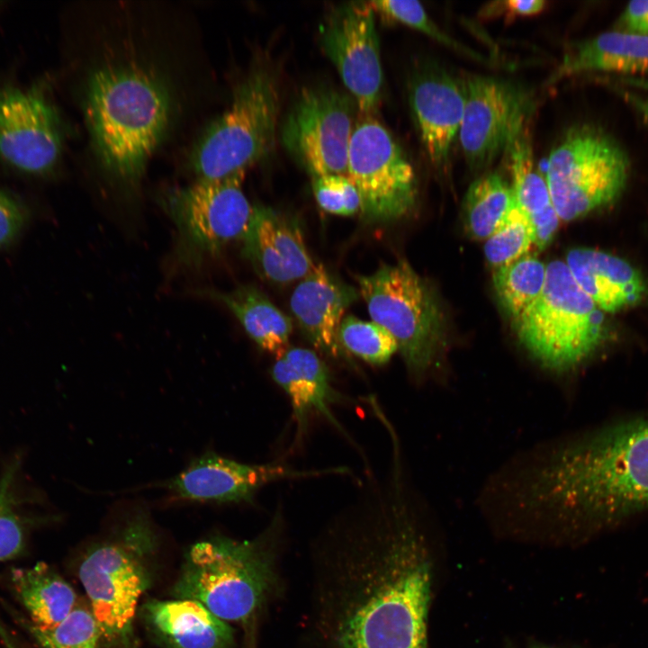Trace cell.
<instances>
[{
    "label": "cell",
    "instance_id": "cell-39",
    "mask_svg": "<svg viewBox=\"0 0 648 648\" xmlns=\"http://www.w3.org/2000/svg\"><path fill=\"white\" fill-rule=\"evenodd\" d=\"M625 100L642 116L648 124V98L642 97L630 92L623 91Z\"/></svg>",
    "mask_w": 648,
    "mask_h": 648
},
{
    "label": "cell",
    "instance_id": "cell-25",
    "mask_svg": "<svg viewBox=\"0 0 648 648\" xmlns=\"http://www.w3.org/2000/svg\"><path fill=\"white\" fill-rule=\"evenodd\" d=\"M12 585L33 626L49 629L61 623L76 607L73 588L44 562L11 572Z\"/></svg>",
    "mask_w": 648,
    "mask_h": 648
},
{
    "label": "cell",
    "instance_id": "cell-17",
    "mask_svg": "<svg viewBox=\"0 0 648 648\" xmlns=\"http://www.w3.org/2000/svg\"><path fill=\"white\" fill-rule=\"evenodd\" d=\"M409 102L428 160L446 168L463 120L464 83L437 67L425 68L411 78Z\"/></svg>",
    "mask_w": 648,
    "mask_h": 648
},
{
    "label": "cell",
    "instance_id": "cell-26",
    "mask_svg": "<svg viewBox=\"0 0 648 648\" xmlns=\"http://www.w3.org/2000/svg\"><path fill=\"white\" fill-rule=\"evenodd\" d=\"M514 201L510 185L498 173L482 176L468 188L464 201V221L476 239H487L500 226Z\"/></svg>",
    "mask_w": 648,
    "mask_h": 648
},
{
    "label": "cell",
    "instance_id": "cell-4",
    "mask_svg": "<svg viewBox=\"0 0 648 648\" xmlns=\"http://www.w3.org/2000/svg\"><path fill=\"white\" fill-rule=\"evenodd\" d=\"M281 506L252 539L216 536L193 544L175 593L199 601L225 622H245L268 601L278 584L277 558L284 536Z\"/></svg>",
    "mask_w": 648,
    "mask_h": 648
},
{
    "label": "cell",
    "instance_id": "cell-18",
    "mask_svg": "<svg viewBox=\"0 0 648 648\" xmlns=\"http://www.w3.org/2000/svg\"><path fill=\"white\" fill-rule=\"evenodd\" d=\"M242 253L265 279L276 284L302 280L316 266L294 220L256 204L243 236Z\"/></svg>",
    "mask_w": 648,
    "mask_h": 648
},
{
    "label": "cell",
    "instance_id": "cell-28",
    "mask_svg": "<svg viewBox=\"0 0 648 648\" xmlns=\"http://www.w3.org/2000/svg\"><path fill=\"white\" fill-rule=\"evenodd\" d=\"M508 151L512 179L510 187L516 202L528 216L553 204L545 177L535 167L526 129L517 136Z\"/></svg>",
    "mask_w": 648,
    "mask_h": 648
},
{
    "label": "cell",
    "instance_id": "cell-20",
    "mask_svg": "<svg viewBox=\"0 0 648 648\" xmlns=\"http://www.w3.org/2000/svg\"><path fill=\"white\" fill-rule=\"evenodd\" d=\"M358 297L357 291L345 284L322 265L296 285L290 308L310 343L332 357L342 356L338 331L344 312Z\"/></svg>",
    "mask_w": 648,
    "mask_h": 648
},
{
    "label": "cell",
    "instance_id": "cell-32",
    "mask_svg": "<svg viewBox=\"0 0 648 648\" xmlns=\"http://www.w3.org/2000/svg\"><path fill=\"white\" fill-rule=\"evenodd\" d=\"M17 471L15 461L0 478V562L18 556L26 544L27 523L19 512L14 491Z\"/></svg>",
    "mask_w": 648,
    "mask_h": 648
},
{
    "label": "cell",
    "instance_id": "cell-22",
    "mask_svg": "<svg viewBox=\"0 0 648 648\" xmlns=\"http://www.w3.org/2000/svg\"><path fill=\"white\" fill-rule=\"evenodd\" d=\"M602 71L638 76L648 74V36L606 32L572 44L549 82L583 72Z\"/></svg>",
    "mask_w": 648,
    "mask_h": 648
},
{
    "label": "cell",
    "instance_id": "cell-23",
    "mask_svg": "<svg viewBox=\"0 0 648 648\" xmlns=\"http://www.w3.org/2000/svg\"><path fill=\"white\" fill-rule=\"evenodd\" d=\"M147 615L175 648H230L234 641L229 623L194 599L154 600L147 605Z\"/></svg>",
    "mask_w": 648,
    "mask_h": 648
},
{
    "label": "cell",
    "instance_id": "cell-1",
    "mask_svg": "<svg viewBox=\"0 0 648 648\" xmlns=\"http://www.w3.org/2000/svg\"><path fill=\"white\" fill-rule=\"evenodd\" d=\"M322 648H428L435 579L428 513L408 471L364 475L313 540Z\"/></svg>",
    "mask_w": 648,
    "mask_h": 648
},
{
    "label": "cell",
    "instance_id": "cell-6",
    "mask_svg": "<svg viewBox=\"0 0 648 648\" xmlns=\"http://www.w3.org/2000/svg\"><path fill=\"white\" fill-rule=\"evenodd\" d=\"M279 89L271 68L258 65L238 85L228 109L202 132L191 155L197 179H220L248 168L273 148Z\"/></svg>",
    "mask_w": 648,
    "mask_h": 648
},
{
    "label": "cell",
    "instance_id": "cell-14",
    "mask_svg": "<svg viewBox=\"0 0 648 648\" xmlns=\"http://www.w3.org/2000/svg\"><path fill=\"white\" fill-rule=\"evenodd\" d=\"M348 472L345 466L298 469L275 462L247 464L206 452L159 486L166 491L169 503H252L263 487L275 482L344 475Z\"/></svg>",
    "mask_w": 648,
    "mask_h": 648
},
{
    "label": "cell",
    "instance_id": "cell-34",
    "mask_svg": "<svg viewBox=\"0 0 648 648\" xmlns=\"http://www.w3.org/2000/svg\"><path fill=\"white\" fill-rule=\"evenodd\" d=\"M312 190L318 204L329 213L349 216L361 210L360 195L346 176L312 177Z\"/></svg>",
    "mask_w": 648,
    "mask_h": 648
},
{
    "label": "cell",
    "instance_id": "cell-27",
    "mask_svg": "<svg viewBox=\"0 0 648 648\" xmlns=\"http://www.w3.org/2000/svg\"><path fill=\"white\" fill-rule=\"evenodd\" d=\"M546 282V266L526 255L495 269L493 284L506 311L515 319L542 293Z\"/></svg>",
    "mask_w": 648,
    "mask_h": 648
},
{
    "label": "cell",
    "instance_id": "cell-10",
    "mask_svg": "<svg viewBox=\"0 0 648 648\" xmlns=\"http://www.w3.org/2000/svg\"><path fill=\"white\" fill-rule=\"evenodd\" d=\"M123 541L94 545L78 570L101 636L107 640L125 635L131 627L147 580L136 551L148 538L149 518L140 505L126 508Z\"/></svg>",
    "mask_w": 648,
    "mask_h": 648
},
{
    "label": "cell",
    "instance_id": "cell-42",
    "mask_svg": "<svg viewBox=\"0 0 648 648\" xmlns=\"http://www.w3.org/2000/svg\"><path fill=\"white\" fill-rule=\"evenodd\" d=\"M529 648H556V647L538 644H534Z\"/></svg>",
    "mask_w": 648,
    "mask_h": 648
},
{
    "label": "cell",
    "instance_id": "cell-40",
    "mask_svg": "<svg viewBox=\"0 0 648 648\" xmlns=\"http://www.w3.org/2000/svg\"><path fill=\"white\" fill-rule=\"evenodd\" d=\"M625 86L648 91V79L640 76H620L617 80Z\"/></svg>",
    "mask_w": 648,
    "mask_h": 648
},
{
    "label": "cell",
    "instance_id": "cell-7",
    "mask_svg": "<svg viewBox=\"0 0 648 648\" xmlns=\"http://www.w3.org/2000/svg\"><path fill=\"white\" fill-rule=\"evenodd\" d=\"M372 320L395 339L410 374L420 379L440 364L444 321L432 289L406 262L357 277Z\"/></svg>",
    "mask_w": 648,
    "mask_h": 648
},
{
    "label": "cell",
    "instance_id": "cell-38",
    "mask_svg": "<svg viewBox=\"0 0 648 648\" xmlns=\"http://www.w3.org/2000/svg\"><path fill=\"white\" fill-rule=\"evenodd\" d=\"M618 22L622 32L648 36V1L630 2Z\"/></svg>",
    "mask_w": 648,
    "mask_h": 648
},
{
    "label": "cell",
    "instance_id": "cell-11",
    "mask_svg": "<svg viewBox=\"0 0 648 648\" xmlns=\"http://www.w3.org/2000/svg\"><path fill=\"white\" fill-rule=\"evenodd\" d=\"M361 199L363 215L390 221L414 208L418 185L414 168L390 131L374 116L356 121L346 175Z\"/></svg>",
    "mask_w": 648,
    "mask_h": 648
},
{
    "label": "cell",
    "instance_id": "cell-21",
    "mask_svg": "<svg viewBox=\"0 0 648 648\" xmlns=\"http://www.w3.org/2000/svg\"><path fill=\"white\" fill-rule=\"evenodd\" d=\"M564 262L580 289L603 312L626 310L645 296L642 275L621 257L579 248L570 250Z\"/></svg>",
    "mask_w": 648,
    "mask_h": 648
},
{
    "label": "cell",
    "instance_id": "cell-15",
    "mask_svg": "<svg viewBox=\"0 0 648 648\" xmlns=\"http://www.w3.org/2000/svg\"><path fill=\"white\" fill-rule=\"evenodd\" d=\"M369 2L332 8L320 28V40L362 115L377 111L383 83L380 46Z\"/></svg>",
    "mask_w": 648,
    "mask_h": 648
},
{
    "label": "cell",
    "instance_id": "cell-36",
    "mask_svg": "<svg viewBox=\"0 0 648 648\" xmlns=\"http://www.w3.org/2000/svg\"><path fill=\"white\" fill-rule=\"evenodd\" d=\"M546 2L543 0H508L488 4L482 9L483 17L507 14L508 16H527L542 12Z\"/></svg>",
    "mask_w": 648,
    "mask_h": 648
},
{
    "label": "cell",
    "instance_id": "cell-8",
    "mask_svg": "<svg viewBox=\"0 0 648 648\" xmlns=\"http://www.w3.org/2000/svg\"><path fill=\"white\" fill-rule=\"evenodd\" d=\"M629 171L626 151L603 130L571 128L550 152L545 175L560 220H573L616 202Z\"/></svg>",
    "mask_w": 648,
    "mask_h": 648
},
{
    "label": "cell",
    "instance_id": "cell-30",
    "mask_svg": "<svg viewBox=\"0 0 648 648\" xmlns=\"http://www.w3.org/2000/svg\"><path fill=\"white\" fill-rule=\"evenodd\" d=\"M338 338L346 351L373 365L386 364L398 351L394 338L385 328L352 315L342 319Z\"/></svg>",
    "mask_w": 648,
    "mask_h": 648
},
{
    "label": "cell",
    "instance_id": "cell-33",
    "mask_svg": "<svg viewBox=\"0 0 648 648\" xmlns=\"http://www.w3.org/2000/svg\"><path fill=\"white\" fill-rule=\"evenodd\" d=\"M369 4L374 11L388 20L411 27L431 37L435 40L456 50L474 59L484 61L478 52L448 36L433 22L423 5L413 0H379Z\"/></svg>",
    "mask_w": 648,
    "mask_h": 648
},
{
    "label": "cell",
    "instance_id": "cell-3",
    "mask_svg": "<svg viewBox=\"0 0 648 648\" xmlns=\"http://www.w3.org/2000/svg\"><path fill=\"white\" fill-rule=\"evenodd\" d=\"M84 111L104 169L121 183L136 185L171 123L166 85L138 61H108L87 77Z\"/></svg>",
    "mask_w": 648,
    "mask_h": 648
},
{
    "label": "cell",
    "instance_id": "cell-9",
    "mask_svg": "<svg viewBox=\"0 0 648 648\" xmlns=\"http://www.w3.org/2000/svg\"><path fill=\"white\" fill-rule=\"evenodd\" d=\"M244 178L245 173H238L197 179L160 194L159 203L176 230L175 258L180 265L199 266L242 239L253 213L242 190Z\"/></svg>",
    "mask_w": 648,
    "mask_h": 648
},
{
    "label": "cell",
    "instance_id": "cell-35",
    "mask_svg": "<svg viewBox=\"0 0 648 648\" xmlns=\"http://www.w3.org/2000/svg\"><path fill=\"white\" fill-rule=\"evenodd\" d=\"M25 221L26 212L22 205L0 190V248L16 238Z\"/></svg>",
    "mask_w": 648,
    "mask_h": 648
},
{
    "label": "cell",
    "instance_id": "cell-12",
    "mask_svg": "<svg viewBox=\"0 0 648 648\" xmlns=\"http://www.w3.org/2000/svg\"><path fill=\"white\" fill-rule=\"evenodd\" d=\"M356 108L351 95L331 87H307L298 95L282 126V140L311 177L346 175Z\"/></svg>",
    "mask_w": 648,
    "mask_h": 648
},
{
    "label": "cell",
    "instance_id": "cell-13",
    "mask_svg": "<svg viewBox=\"0 0 648 648\" xmlns=\"http://www.w3.org/2000/svg\"><path fill=\"white\" fill-rule=\"evenodd\" d=\"M464 109L459 140L473 169L490 165L508 151L533 114V94L508 79L474 75L464 83Z\"/></svg>",
    "mask_w": 648,
    "mask_h": 648
},
{
    "label": "cell",
    "instance_id": "cell-37",
    "mask_svg": "<svg viewBox=\"0 0 648 648\" xmlns=\"http://www.w3.org/2000/svg\"><path fill=\"white\" fill-rule=\"evenodd\" d=\"M534 231V245L544 249L553 239L557 231L560 218L553 204L529 216Z\"/></svg>",
    "mask_w": 648,
    "mask_h": 648
},
{
    "label": "cell",
    "instance_id": "cell-5",
    "mask_svg": "<svg viewBox=\"0 0 648 648\" xmlns=\"http://www.w3.org/2000/svg\"><path fill=\"white\" fill-rule=\"evenodd\" d=\"M514 323L519 341L531 357L541 368L557 375L578 369L609 337L604 312L561 260L546 266L542 293Z\"/></svg>",
    "mask_w": 648,
    "mask_h": 648
},
{
    "label": "cell",
    "instance_id": "cell-2",
    "mask_svg": "<svg viewBox=\"0 0 648 648\" xmlns=\"http://www.w3.org/2000/svg\"><path fill=\"white\" fill-rule=\"evenodd\" d=\"M490 502L512 536L564 542L648 508V417L549 440L492 474Z\"/></svg>",
    "mask_w": 648,
    "mask_h": 648
},
{
    "label": "cell",
    "instance_id": "cell-29",
    "mask_svg": "<svg viewBox=\"0 0 648 648\" xmlns=\"http://www.w3.org/2000/svg\"><path fill=\"white\" fill-rule=\"evenodd\" d=\"M532 245L534 231L531 220L514 199L500 226L486 239V259L496 269L526 256Z\"/></svg>",
    "mask_w": 648,
    "mask_h": 648
},
{
    "label": "cell",
    "instance_id": "cell-16",
    "mask_svg": "<svg viewBox=\"0 0 648 648\" xmlns=\"http://www.w3.org/2000/svg\"><path fill=\"white\" fill-rule=\"evenodd\" d=\"M63 141L58 110L40 89H0L2 161L25 174L44 175L59 160Z\"/></svg>",
    "mask_w": 648,
    "mask_h": 648
},
{
    "label": "cell",
    "instance_id": "cell-41",
    "mask_svg": "<svg viewBox=\"0 0 648 648\" xmlns=\"http://www.w3.org/2000/svg\"><path fill=\"white\" fill-rule=\"evenodd\" d=\"M0 635L3 639V642L6 648H17V646L13 643L11 638L8 636L6 632L0 626Z\"/></svg>",
    "mask_w": 648,
    "mask_h": 648
},
{
    "label": "cell",
    "instance_id": "cell-31",
    "mask_svg": "<svg viewBox=\"0 0 648 648\" xmlns=\"http://www.w3.org/2000/svg\"><path fill=\"white\" fill-rule=\"evenodd\" d=\"M25 626L39 648H97L101 637L91 609L79 606L52 628H39L30 622Z\"/></svg>",
    "mask_w": 648,
    "mask_h": 648
},
{
    "label": "cell",
    "instance_id": "cell-24",
    "mask_svg": "<svg viewBox=\"0 0 648 648\" xmlns=\"http://www.w3.org/2000/svg\"><path fill=\"white\" fill-rule=\"evenodd\" d=\"M201 293L222 302L263 350L277 358L288 349L292 320L257 288L242 285L227 292L206 290Z\"/></svg>",
    "mask_w": 648,
    "mask_h": 648
},
{
    "label": "cell",
    "instance_id": "cell-19",
    "mask_svg": "<svg viewBox=\"0 0 648 648\" xmlns=\"http://www.w3.org/2000/svg\"><path fill=\"white\" fill-rule=\"evenodd\" d=\"M271 375L289 400L295 423L294 442H302L310 416L318 414L354 444L332 411L334 405L346 403L348 398L333 387L327 365L315 352L288 347L276 358Z\"/></svg>",
    "mask_w": 648,
    "mask_h": 648
}]
</instances>
